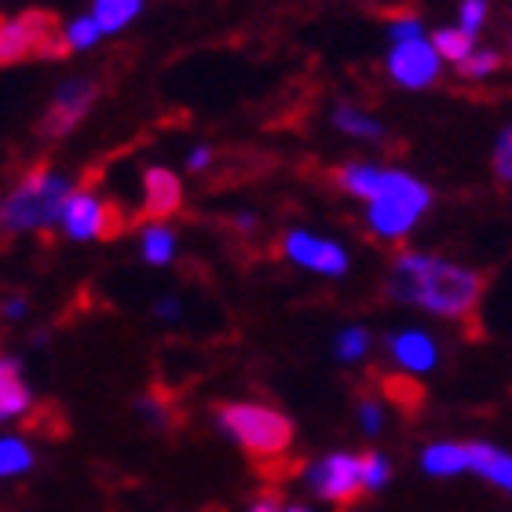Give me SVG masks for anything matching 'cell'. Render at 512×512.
<instances>
[{"label": "cell", "instance_id": "26", "mask_svg": "<svg viewBox=\"0 0 512 512\" xmlns=\"http://www.w3.org/2000/svg\"><path fill=\"white\" fill-rule=\"evenodd\" d=\"M483 19H487V4H483V0H465V4H461V30L469 33V37L480 30Z\"/></svg>", "mask_w": 512, "mask_h": 512}, {"label": "cell", "instance_id": "14", "mask_svg": "<svg viewBox=\"0 0 512 512\" xmlns=\"http://www.w3.org/2000/svg\"><path fill=\"white\" fill-rule=\"evenodd\" d=\"M33 395L22 381V366L19 359H11V355H0V425L4 421H15L30 410Z\"/></svg>", "mask_w": 512, "mask_h": 512}, {"label": "cell", "instance_id": "27", "mask_svg": "<svg viewBox=\"0 0 512 512\" xmlns=\"http://www.w3.org/2000/svg\"><path fill=\"white\" fill-rule=\"evenodd\" d=\"M494 172H498L502 180L512 183V128L502 132V139H498V150H494Z\"/></svg>", "mask_w": 512, "mask_h": 512}, {"label": "cell", "instance_id": "11", "mask_svg": "<svg viewBox=\"0 0 512 512\" xmlns=\"http://www.w3.org/2000/svg\"><path fill=\"white\" fill-rule=\"evenodd\" d=\"M183 202V187L169 169H147L143 176V213L150 216V224H161L165 216H172Z\"/></svg>", "mask_w": 512, "mask_h": 512}, {"label": "cell", "instance_id": "17", "mask_svg": "<svg viewBox=\"0 0 512 512\" xmlns=\"http://www.w3.org/2000/svg\"><path fill=\"white\" fill-rule=\"evenodd\" d=\"M139 249H143V260L154 267H165L176 253V235H172L165 224H147L143 227V238H139Z\"/></svg>", "mask_w": 512, "mask_h": 512}, {"label": "cell", "instance_id": "9", "mask_svg": "<svg viewBox=\"0 0 512 512\" xmlns=\"http://www.w3.org/2000/svg\"><path fill=\"white\" fill-rule=\"evenodd\" d=\"M282 253L293 260V264L308 267V271H319V275H344L348 271V253H344L337 242H326V238H315L308 231H289L282 238Z\"/></svg>", "mask_w": 512, "mask_h": 512}, {"label": "cell", "instance_id": "10", "mask_svg": "<svg viewBox=\"0 0 512 512\" xmlns=\"http://www.w3.org/2000/svg\"><path fill=\"white\" fill-rule=\"evenodd\" d=\"M388 74L403 88H428L439 77V52L421 37L395 44L392 59H388Z\"/></svg>", "mask_w": 512, "mask_h": 512}, {"label": "cell", "instance_id": "12", "mask_svg": "<svg viewBox=\"0 0 512 512\" xmlns=\"http://www.w3.org/2000/svg\"><path fill=\"white\" fill-rule=\"evenodd\" d=\"M421 472L432 480H454L472 472L469 443H454V439H436L421 450Z\"/></svg>", "mask_w": 512, "mask_h": 512}, {"label": "cell", "instance_id": "30", "mask_svg": "<svg viewBox=\"0 0 512 512\" xmlns=\"http://www.w3.org/2000/svg\"><path fill=\"white\" fill-rule=\"evenodd\" d=\"M246 512H282V502H278V498H271V494H264V498H256Z\"/></svg>", "mask_w": 512, "mask_h": 512}, {"label": "cell", "instance_id": "6", "mask_svg": "<svg viewBox=\"0 0 512 512\" xmlns=\"http://www.w3.org/2000/svg\"><path fill=\"white\" fill-rule=\"evenodd\" d=\"M308 491L326 505H352L359 494H366L363 487V454L352 450H333L322 454L319 461H311L304 472Z\"/></svg>", "mask_w": 512, "mask_h": 512}, {"label": "cell", "instance_id": "25", "mask_svg": "<svg viewBox=\"0 0 512 512\" xmlns=\"http://www.w3.org/2000/svg\"><path fill=\"white\" fill-rule=\"evenodd\" d=\"M355 414H359V428H363L366 436H377V432L384 428L381 399H370V395H366V399H359V410H355Z\"/></svg>", "mask_w": 512, "mask_h": 512}, {"label": "cell", "instance_id": "2", "mask_svg": "<svg viewBox=\"0 0 512 512\" xmlns=\"http://www.w3.org/2000/svg\"><path fill=\"white\" fill-rule=\"evenodd\" d=\"M70 194H74V183L66 180V176H59V172L52 169L26 172L0 198V235H22V231L55 227Z\"/></svg>", "mask_w": 512, "mask_h": 512}, {"label": "cell", "instance_id": "18", "mask_svg": "<svg viewBox=\"0 0 512 512\" xmlns=\"http://www.w3.org/2000/svg\"><path fill=\"white\" fill-rule=\"evenodd\" d=\"M33 469V447L26 439L15 436H0V480H11V476H22V472Z\"/></svg>", "mask_w": 512, "mask_h": 512}, {"label": "cell", "instance_id": "21", "mask_svg": "<svg viewBox=\"0 0 512 512\" xmlns=\"http://www.w3.org/2000/svg\"><path fill=\"white\" fill-rule=\"evenodd\" d=\"M333 352H337L341 363H359V359L370 352V333H366L363 326H348V330L333 341Z\"/></svg>", "mask_w": 512, "mask_h": 512}, {"label": "cell", "instance_id": "7", "mask_svg": "<svg viewBox=\"0 0 512 512\" xmlns=\"http://www.w3.org/2000/svg\"><path fill=\"white\" fill-rule=\"evenodd\" d=\"M96 96H99V85L92 77H70V81H63V88L55 92L48 110H44L41 136H48V139L70 136V132L88 118V110L96 107Z\"/></svg>", "mask_w": 512, "mask_h": 512}, {"label": "cell", "instance_id": "8", "mask_svg": "<svg viewBox=\"0 0 512 512\" xmlns=\"http://www.w3.org/2000/svg\"><path fill=\"white\" fill-rule=\"evenodd\" d=\"M59 227H63V235L74 238V242H92V238L118 235V216H114V209H110L96 191L74 187V194H70L63 205Z\"/></svg>", "mask_w": 512, "mask_h": 512}, {"label": "cell", "instance_id": "32", "mask_svg": "<svg viewBox=\"0 0 512 512\" xmlns=\"http://www.w3.org/2000/svg\"><path fill=\"white\" fill-rule=\"evenodd\" d=\"M282 512H315V509H308V505H300V502H289V505H282Z\"/></svg>", "mask_w": 512, "mask_h": 512}, {"label": "cell", "instance_id": "15", "mask_svg": "<svg viewBox=\"0 0 512 512\" xmlns=\"http://www.w3.org/2000/svg\"><path fill=\"white\" fill-rule=\"evenodd\" d=\"M469 458H472V472L487 480L498 491L512 494V454L494 443H469Z\"/></svg>", "mask_w": 512, "mask_h": 512}, {"label": "cell", "instance_id": "4", "mask_svg": "<svg viewBox=\"0 0 512 512\" xmlns=\"http://www.w3.org/2000/svg\"><path fill=\"white\" fill-rule=\"evenodd\" d=\"M333 183L344 194H355L370 205H388V209H406V213L421 216L432 202L425 183L395 169H374V165H341L333 169Z\"/></svg>", "mask_w": 512, "mask_h": 512}, {"label": "cell", "instance_id": "19", "mask_svg": "<svg viewBox=\"0 0 512 512\" xmlns=\"http://www.w3.org/2000/svg\"><path fill=\"white\" fill-rule=\"evenodd\" d=\"M103 30H99V22L92 15H81V19H70L63 26V44L66 48H74V52H85L92 44H99Z\"/></svg>", "mask_w": 512, "mask_h": 512}, {"label": "cell", "instance_id": "28", "mask_svg": "<svg viewBox=\"0 0 512 512\" xmlns=\"http://www.w3.org/2000/svg\"><path fill=\"white\" fill-rule=\"evenodd\" d=\"M209 161H213V150H209V147H198V150H191V158H187V169H191V172H202V169H209Z\"/></svg>", "mask_w": 512, "mask_h": 512}, {"label": "cell", "instance_id": "16", "mask_svg": "<svg viewBox=\"0 0 512 512\" xmlns=\"http://www.w3.org/2000/svg\"><path fill=\"white\" fill-rule=\"evenodd\" d=\"M139 11H143V0H96L92 4V19L99 22L103 33H121Z\"/></svg>", "mask_w": 512, "mask_h": 512}, {"label": "cell", "instance_id": "22", "mask_svg": "<svg viewBox=\"0 0 512 512\" xmlns=\"http://www.w3.org/2000/svg\"><path fill=\"white\" fill-rule=\"evenodd\" d=\"M388 483H392V461L384 458V454H377V450L363 454V487H366V494L384 491Z\"/></svg>", "mask_w": 512, "mask_h": 512}, {"label": "cell", "instance_id": "29", "mask_svg": "<svg viewBox=\"0 0 512 512\" xmlns=\"http://www.w3.org/2000/svg\"><path fill=\"white\" fill-rule=\"evenodd\" d=\"M4 319L8 322H15V319H22V315H26V300L22 297H11V300H4Z\"/></svg>", "mask_w": 512, "mask_h": 512}, {"label": "cell", "instance_id": "24", "mask_svg": "<svg viewBox=\"0 0 512 512\" xmlns=\"http://www.w3.org/2000/svg\"><path fill=\"white\" fill-rule=\"evenodd\" d=\"M502 66V55H494V52H480V55H469L465 63H458L461 77H469V81H476V77H487L494 74Z\"/></svg>", "mask_w": 512, "mask_h": 512}, {"label": "cell", "instance_id": "3", "mask_svg": "<svg viewBox=\"0 0 512 512\" xmlns=\"http://www.w3.org/2000/svg\"><path fill=\"white\" fill-rule=\"evenodd\" d=\"M216 425L256 461H275L293 447V421L267 403H220Z\"/></svg>", "mask_w": 512, "mask_h": 512}, {"label": "cell", "instance_id": "13", "mask_svg": "<svg viewBox=\"0 0 512 512\" xmlns=\"http://www.w3.org/2000/svg\"><path fill=\"white\" fill-rule=\"evenodd\" d=\"M388 352H392L395 366H399L403 374H428L439 359L436 341H432L428 333H417V330L395 333L392 341H388Z\"/></svg>", "mask_w": 512, "mask_h": 512}, {"label": "cell", "instance_id": "23", "mask_svg": "<svg viewBox=\"0 0 512 512\" xmlns=\"http://www.w3.org/2000/svg\"><path fill=\"white\" fill-rule=\"evenodd\" d=\"M337 125H341L344 132H352V136H366V139L381 136V125H377V121H370V118H363V114H355L352 107L337 110Z\"/></svg>", "mask_w": 512, "mask_h": 512}, {"label": "cell", "instance_id": "31", "mask_svg": "<svg viewBox=\"0 0 512 512\" xmlns=\"http://www.w3.org/2000/svg\"><path fill=\"white\" fill-rule=\"evenodd\" d=\"M161 315V319H172V315H176V311H180V304H176V300H161L158 308H154Z\"/></svg>", "mask_w": 512, "mask_h": 512}, {"label": "cell", "instance_id": "5", "mask_svg": "<svg viewBox=\"0 0 512 512\" xmlns=\"http://www.w3.org/2000/svg\"><path fill=\"white\" fill-rule=\"evenodd\" d=\"M63 37H55V19L48 11H22L0 19V66L22 59H48L63 52Z\"/></svg>", "mask_w": 512, "mask_h": 512}, {"label": "cell", "instance_id": "1", "mask_svg": "<svg viewBox=\"0 0 512 512\" xmlns=\"http://www.w3.org/2000/svg\"><path fill=\"white\" fill-rule=\"evenodd\" d=\"M388 293L395 300H410V304L436 311L443 319L469 322L480 311L483 275L450 264V260H439V256L399 253L392 275H388Z\"/></svg>", "mask_w": 512, "mask_h": 512}, {"label": "cell", "instance_id": "20", "mask_svg": "<svg viewBox=\"0 0 512 512\" xmlns=\"http://www.w3.org/2000/svg\"><path fill=\"white\" fill-rule=\"evenodd\" d=\"M432 48L439 52V59H450V63H465L472 55V37L465 30H439L432 37Z\"/></svg>", "mask_w": 512, "mask_h": 512}]
</instances>
